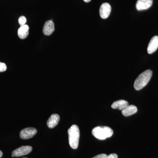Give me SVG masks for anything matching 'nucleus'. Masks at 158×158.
I'll use <instances>...</instances> for the list:
<instances>
[{"label":"nucleus","instance_id":"nucleus-11","mask_svg":"<svg viewBox=\"0 0 158 158\" xmlns=\"http://www.w3.org/2000/svg\"><path fill=\"white\" fill-rule=\"evenodd\" d=\"M129 106L128 102L124 100H119L114 102L111 106V107L113 109H118L119 110H122L125 109Z\"/></svg>","mask_w":158,"mask_h":158},{"label":"nucleus","instance_id":"nucleus-8","mask_svg":"<svg viewBox=\"0 0 158 158\" xmlns=\"http://www.w3.org/2000/svg\"><path fill=\"white\" fill-rule=\"evenodd\" d=\"M158 48V36H154L151 39L147 48L148 53L149 54L153 53Z\"/></svg>","mask_w":158,"mask_h":158},{"label":"nucleus","instance_id":"nucleus-15","mask_svg":"<svg viewBox=\"0 0 158 158\" xmlns=\"http://www.w3.org/2000/svg\"><path fill=\"white\" fill-rule=\"evenodd\" d=\"M26 22H27V19L25 16H21L19 19V23L21 26L25 25Z\"/></svg>","mask_w":158,"mask_h":158},{"label":"nucleus","instance_id":"nucleus-14","mask_svg":"<svg viewBox=\"0 0 158 158\" xmlns=\"http://www.w3.org/2000/svg\"><path fill=\"white\" fill-rule=\"evenodd\" d=\"M92 158H118V156L115 153L111 154L109 156L107 155L106 154H101Z\"/></svg>","mask_w":158,"mask_h":158},{"label":"nucleus","instance_id":"nucleus-16","mask_svg":"<svg viewBox=\"0 0 158 158\" xmlns=\"http://www.w3.org/2000/svg\"><path fill=\"white\" fill-rule=\"evenodd\" d=\"M7 69V66L5 63L0 62V72L6 71Z\"/></svg>","mask_w":158,"mask_h":158},{"label":"nucleus","instance_id":"nucleus-3","mask_svg":"<svg viewBox=\"0 0 158 158\" xmlns=\"http://www.w3.org/2000/svg\"><path fill=\"white\" fill-rule=\"evenodd\" d=\"M93 135L99 140H103L110 138L113 134V130L108 127H97L92 131Z\"/></svg>","mask_w":158,"mask_h":158},{"label":"nucleus","instance_id":"nucleus-4","mask_svg":"<svg viewBox=\"0 0 158 158\" xmlns=\"http://www.w3.org/2000/svg\"><path fill=\"white\" fill-rule=\"evenodd\" d=\"M33 148L31 146H23L19 148L12 152V157H20L27 155L31 152Z\"/></svg>","mask_w":158,"mask_h":158},{"label":"nucleus","instance_id":"nucleus-2","mask_svg":"<svg viewBox=\"0 0 158 158\" xmlns=\"http://www.w3.org/2000/svg\"><path fill=\"white\" fill-rule=\"evenodd\" d=\"M69 142V145L73 149H76L78 147L80 132L78 127L73 125L68 131Z\"/></svg>","mask_w":158,"mask_h":158},{"label":"nucleus","instance_id":"nucleus-5","mask_svg":"<svg viewBox=\"0 0 158 158\" xmlns=\"http://www.w3.org/2000/svg\"><path fill=\"white\" fill-rule=\"evenodd\" d=\"M37 133V130L34 127L26 128L21 131L20 137L23 139H30L33 138Z\"/></svg>","mask_w":158,"mask_h":158},{"label":"nucleus","instance_id":"nucleus-12","mask_svg":"<svg viewBox=\"0 0 158 158\" xmlns=\"http://www.w3.org/2000/svg\"><path fill=\"white\" fill-rule=\"evenodd\" d=\"M138 111V109L136 106L134 105H129L128 106L122 110V113L124 116H129L134 115L137 113Z\"/></svg>","mask_w":158,"mask_h":158},{"label":"nucleus","instance_id":"nucleus-17","mask_svg":"<svg viewBox=\"0 0 158 158\" xmlns=\"http://www.w3.org/2000/svg\"><path fill=\"white\" fill-rule=\"evenodd\" d=\"M3 156V152L2 151L0 150V158H2Z\"/></svg>","mask_w":158,"mask_h":158},{"label":"nucleus","instance_id":"nucleus-6","mask_svg":"<svg viewBox=\"0 0 158 158\" xmlns=\"http://www.w3.org/2000/svg\"><path fill=\"white\" fill-rule=\"evenodd\" d=\"M111 11V7L110 4L108 3H103L100 8V15L103 19H106L109 17Z\"/></svg>","mask_w":158,"mask_h":158},{"label":"nucleus","instance_id":"nucleus-10","mask_svg":"<svg viewBox=\"0 0 158 158\" xmlns=\"http://www.w3.org/2000/svg\"><path fill=\"white\" fill-rule=\"evenodd\" d=\"M60 120V116L57 114H53L50 117L47 122L48 127L49 128H53L56 126Z\"/></svg>","mask_w":158,"mask_h":158},{"label":"nucleus","instance_id":"nucleus-19","mask_svg":"<svg viewBox=\"0 0 158 158\" xmlns=\"http://www.w3.org/2000/svg\"><path fill=\"white\" fill-rule=\"evenodd\" d=\"M27 158L25 157V158Z\"/></svg>","mask_w":158,"mask_h":158},{"label":"nucleus","instance_id":"nucleus-9","mask_svg":"<svg viewBox=\"0 0 158 158\" xmlns=\"http://www.w3.org/2000/svg\"><path fill=\"white\" fill-rule=\"evenodd\" d=\"M55 31V25L53 22L48 20L46 22L43 29V32L44 35L49 36Z\"/></svg>","mask_w":158,"mask_h":158},{"label":"nucleus","instance_id":"nucleus-1","mask_svg":"<svg viewBox=\"0 0 158 158\" xmlns=\"http://www.w3.org/2000/svg\"><path fill=\"white\" fill-rule=\"evenodd\" d=\"M152 71L148 69L140 74L135 81L134 88L136 90H139L144 88L148 84L152 77Z\"/></svg>","mask_w":158,"mask_h":158},{"label":"nucleus","instance_id":"nucleus-7","mask_svg":"<svg viewBox=\"0 0 158 158\" xmlns=\"http://www.w3.org/2000/svg\"><path fill=\"white\" fill-rule=\"evenodd\" d=\"M153 0H138L136 3V9L138 11L146 10L152 6Z\"/></svg>","mask_w":158,"mask_h":158},{"label":"nucleus","instance_id":"nucleus-13","mask_svg":"<svg viewBox=\"0 0 158 158\" xmlns=\"http://www.w3.org/2000/svg\"><path fill=\"white\" fill-rule=\"evenodd\" d=\"M29 26L27 25L21 26L18 31L19 37L21 39H25L29 35Z\"/></svg>","mask_w":158,"mask_h":158},{"label":"nucleus","instance_id":"nucleus-18","mask_svg":"<svg viewBox=\"0 0 158 158\" xmlns=\"http://www.w3.org/2000/svg\"><path fill=\"white\" fill-rule=\"evenodd\" d=\"M83 1L85 2L88 3L89 2H90L91 0H83Z\"/></svg>","mask_w":158,"mask_h":158}]
</instances>
